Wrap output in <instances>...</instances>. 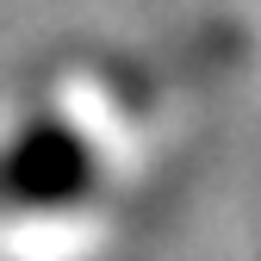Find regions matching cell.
I'll return each instance as SVG.
<instances>
[{"instance_id": "cell-1", "label": "cell", "mask_w": 261, "mask_h": 261, "mask_svg": "<svg viewBox=\"0 0 261 261\" xmlns=\"http://www.w3.org/2000/svg\"><path fill=\"white\" fill-rule=\"evenodd\" d=\"M93 180H100V162H93L87 137L62 118H31L0 149V199L19 212H62L87 199Z\"/></svg>"}]
</instances>
